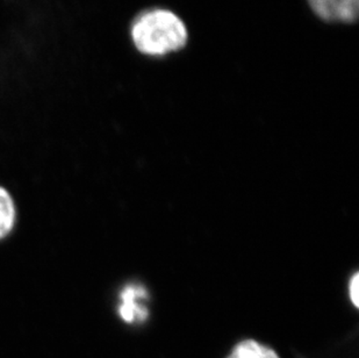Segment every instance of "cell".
Listing matches in <instances>:
<instances>
[{
    "instance_id": "1",
    "label": "cell",
    "mask_w": 359,
    "mask_h": 358,
    "mask_svg": "<svg viewBox=\"0 0 359 358\" xmlns=\"http://www.w3.org/2000/svg\"><path fill=\"white\" fill-rule=\"evenodd\" d=\"M132 37L140 51L147 55H163L184 47L187 31L176 14L169 11L154 10L136 19Z\"/></svg>"
},
{
    "instance_id": "2",
    "label": "cell",
    "mask_w": 359,
    "mask_h": 358,
    "mask_svg": "<svg viewBox=\"0 0 359 358\" xmlns=\"http://www.w3.org/2000/svg\"><path fill=\"white\" fill-rule=\"evenodd\" d=\"M146 290L140 285H127L120 294L118 313L122 321L128 324H139L146 321L148 310L143 305Z\"/></svg>"
},
{
    "instance_id": "3",
    "label": "cell",
    "mask_w": 359,
    "mask_h": 358,
    "mask_svg": "<svg viewBox=\"0 0 359 358\" xmlns=\"http://www.w3.org/2000/svg\"><path fill=\"white\" fill-rule=\"evenodd\" d=\"M313 11L327 21L353 22L358 15L359 0H309Z\"/></svg>"
},
{
    "instance_id": "4",
    "label": "cell",
    "mask_w": 359,
    "mask_h": 358,
    "mask_svg": "<svg viewBox=\"0 0 359 358\" xmlns=\"http://www.w3.org/2000/svg\"><path fill=\"white\" fill-rule=\"evenodd\" d=\"M226 358H281L270 345L254 338H244L231 348Z\"/></svg>"
},
{
    "instance_id": "5",
    "label": "cell",
    "mask_w": 359,
    "mask_h": 358,
    "mask_svg": "<svg viewBox=\"0 0 359 358\" xmlns=\"http://www.w3.org/2000/svg\"><path fill=\"white\" fill-rule=\"evenodd\" d=\"M15 207L13 199L4 187H0V239L6 237L13 228Z\"/></svg>"
},
{
    "instance_id": "6",
    "label": "cell",
    "mask_w": 359,
    "mask_h": 358,
    "mask_svg": "<svg viewBox=\"0 0 359 358\" xmlns=\"http://www.w3.org/2000/svg\"><path fill=\"white\" fill-rule=\"evenodd\" d=\"M359 274L358 272L353 274V278L350 279L349 284V293H350V299H351V303H353V306L355 307H358L359 306Z\"/></svg>"
}]
</instances>
